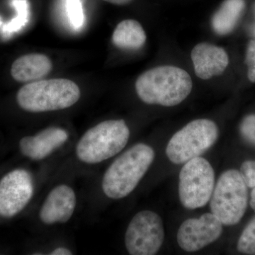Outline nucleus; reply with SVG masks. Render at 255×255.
Instances as JSON below:
<instances>
[{
    "instance_id": "obj_1",
    "label": "nucleus",
    "mask_w": 255,
    "mask_h": 255,
    "mask_svg": "<svg viewBox=\"0 0 255 255\" xmlns=\"http://www.w3.org/2000/svg\"><path fill=\"white\" fill-rule=\"evenodd\" d=\"M192 87L189 74L171 65L150 69L135 82L137 95L144 103L167 107L182 103L191 93Z\"/></svg>"
},
{
    "instance_id": "obj_2",
    "label": "nucleus",
    "mask_w": 255,
    "mask_h": 255,
    "mask_svg": "<svg viewBox=\"0 0 255 255\" xmlns=\"http://www.w3.org/2000/svg\"><path fill=\"white\" fill-rule=\"evenodd\" d=\"M155 159L150 146L139 143L126 151L106 171L102 189L107 197L120 199L130 194Z\"/></svg>"
},
{
    "instance_id": "obj_3",
    "label": "nucleus",
    "mask_w": 255,
    "mask_h": 255,
    "mask_svg": "<svg viewBox=\"0 0 255 255\" xmlns=\"http://www.w3.org/2000/svg\"><path fill=\"white\" fill-rule=\"evenodd\" d=\"M80 98L78 85L61 78L29 82L16 95L19 107L32 113L65 110L76 104Z\"/></svg>"
},
{
    "instance_id": "obj_4",
    "label": "nucleus",
    "mask_w": 255,
    "mask_h": 255,
    "mask_svg": "<svg viewBox=\"0 0 255 255\" xmlns=\"http://www.w3.org/2000/svg\"><path fill=\"white\" fill-rule=\"evenodd\" d=\"M129 137L130 130L124 120L101 122L82 135L77 145V156L85 163H100L123 150Z\"/></svg>"
},
{
    "instance_id": "obj_5",
    "label": "nucleus",
    "mask_w": 255,
    "mask_h": 255,
    "mask_svg": "<svg viewBox=\"0 0 255 255\" xmlns=\"http://www.w3.org/2000/svg\"><path fill=\"white\" fill-rule=\"evenodd\" d=\"M248 202V186L241 172L236 169L223 172L211 196V213L223 225L234 226L243 219Z\"/></svg>"
},
{
    "instance_id": "obj_6",
    "label": "nucleus",
    "mask_w": 255,
    "mask_h": 255,
    "mask_svg": "<svg viewBox=\"0 0 255 255\" xmlns=\"http://www.w3.org/2000/svg\"><path fill=\"white\" fill-rule=\"evenodd\" d=\"M219 128L209 119H196L183 127L171 137L166 155L172 163L180 164L200 157L214 145Z\"/></svg>"
},
{
    "instance_id": "obj_7",
    "label": "nucleus",
    "mask_w": 255,
    "mask_h": 255,
    "mask_svg": "<svg viewBox=\"0 0 255 255\" xmlns=\"http://www.w3.org/2000/svg\"><path fill=\"white\" fill-rule=\"evenodd\" d=\"M215 187V173L209 161L197 157L188 161L179 173V196L187 209L206 206Z\"/></svg>"
},
{
    "instance_id": "obj_8",
    "label": "nucleus",
    "mask_w": 255,
    "mask_h": 255,
    "mask_svg": "<svg viewBox=\"0 0 255 255\" xmlns=\"http://www.w3.org/2000/svg\"><path fill=\"white\" fill-rule=\"evenodd\" d=\"M164 231L160 216L150 211L137 213L129 223L125 245L129 254L153 255L163 244Z\"/></svg>"
},
{
    "instance_id": "obj_9",
    "label": "nucleus",
    "mask_w": 255,
    "mask_h": 255,
    "mask_svg": "<svg viewBox=\"0 0 255 255\" xmlns=\"http://www.w3.org/2000/svg\"><path fill=\"white\" fill-rule=\"evenodd\" d=\"M33 194L31 174L22 169H14L0 180V216H16L29 203Z\"/></svg>"
},
{
    "instance_id": "obj_10",
    "label": "nucleus",
    "mask_w": 255,
    "mask_h": 255,
    "mask_svg": "<svg viewBox=\"0 0 255 255\" xmlns=\"http://www.w3.org/2000/svg\"><path fill=\"white\" fill-rule=\"evenodd\" d=\"M223 233V223L212 213L197 219L186 220L177 232V243L187 252H196L217 241Z\"/></svg>"
},
{
    "instance_id": "obj_11",
    "label": "nucleus",
    "mask_w": 255,
    "mask_h": 255,
    "mask_svg": "<svg viewBox=\"0 0 255 255\" xmlns=\"http://www.w3.org/2000/svg\"><path fill=\"white\" fill-rule=\"evenodd\" d=\"M76 206V195L65 184L55 187L47 196L40 211V219L46 225L68 222Z\"/></svg>"
},
{
    "instance_id": "obj_12",
    "label": "nucleus",
    "mask_w": 255,
    "mask_h": 255,
    "mask_svg": "<svg viewBox=\"0 0 255 255\" xmlns=\"http://www.w3.org/2000/svg\"><path fill=\"white\" fill-rule=\"evenodd\" d=\"M191 55L196 75L201 80L221 75L229 63L227 52L211 43H199L193 48Z\"/></svg>"
},
{
    "instance_id": "obj_13",
    "label": "nucleus",
    "mask_w": 255,
    "mask_h": 255,
    "mask_svg": "<svg viewBox=\"0 0 255 255\" xmlns=\"http://www.w3.org/2000/svg\"><path fill=\"white\" fill-rule=\"evenodd\" d=\"M68 139L66 130L60 128L50 127L33 136L21 138L19 142L20 151L28 158L41 160L63 145Z\"/></svg>"
},
{
    "instance_id": "obj_14",
    "label": "nucleus",
    "mask_w": 255,
    "mask_h": 255,
    "mask_svg": "<svg viewBox=\"0 0 255 255\" xmlns=\"http://www.w3.org/2000/svg\"><path fill=\"white\" fill-rule=\"evenodd\" d=\"M52 70L51 60L39 53H31L17 58L11 68V75L16 81L32 82L44 78Z\"/></svg>"
},
{
    "instance_id": "obj_15",
    "label": "nucleus",
    "mask_w": 255,
    "mask_h": 255,
    "mask_svg": "<svg viewBox=\"0 0 255 255\" xmlns=\"http://www.w3.org/2000/svg\"><path fill=\"white\" fill-rule=\"evenodd\" d=\"M146 33L138 21L126 19L119 23L112 35V42L122 50H137L145 45Z\"/></svg>"
},
{
    "instance_id": "obj_16",
    "label": "nucleus",
    "mask_w": 255,
    "mask_h": 255,
    "mask_svg": "<svg viewBox=\"0 0 255 255\" xmlns=\"http://www.w3.org/2000/svg\"><path fill=\"white\" fill-rule=\"evenodd\" d=\"M246 7L245 0H225L212 18V26L219 35L232 32Z\"/></svg>"
},
{
    "instance_id": "obj_17",
    "label": "nucleus",
    "mask_w": 255,
    "mask_h": 255,
    "mask_svg": "<svg viewBox=\"0 0 255 255\" xmlns=\"http://www.w3.org/2000/svg\"><path fill=\"white\" fill-rule=\"evenodd\" d=\"M12 4L17 11V14L14 19L3 26L1 31L4 34H11L20 31L28 21L29 12L27 0H13Z\"/></svg>"
},
{
    "instance_id": "obj_18",
    "label": "nucleus",
    "mask_w": 255,
    "mask_h": 255,
    "mask_svg": "<svg viewBox=\"0 0 255 255\" xmlns=\"http://www.w3.org/2000/svg\"><path fill=\"white\" fill-rule=\"evenodd\" d=\"M238 250L246 255H255V217L251 220L238 240Z\"/></svg>"
},
{
    "instance_id": "obj_19",
    "label": "nucleus",
    "mask_w": 255,
    "mask_h": 255,
    "mask_svg": "<svg viewBox=\"0 0 255 255\" xmlns=\"http://www.w3.org/2000/svg\"><path fill=\"white\" fill-rule=\"evenodd\" d=\"M68 16L75 29H80L85 22V15L81 0H66Z\"/></svg>"
},
{
    "instance_id": "obj_20",
    "label": "nucleus",
    "mask_w": 255,
    "mask_h": 255,
    "mask_svg": "<svg viewBox=\"0 0 255 255\" xmlns=\"http://www.w3.org/2000/svg\"><path fill=\"white\" fill-rule=\"evenodd\" d=\"M240 130L245 140L255 145V114H251L243 119Z\"/></svg>"
},
{
    "instance_id": "obj_21",
    "label": "nucleus",
    "mask_w": 255,
    "mask_h": 255,
    "mask_svg": "<svg viewBox=\"0 0 255 255\" xmlns=\"http://www.w3.org/2000/svg\"><path fill=\"white\" fill-rule=\"evenodd\" d=\"M246 63L248 66V79L253 83H255V39L251 40L248 43Z\"/></svg>"
},
{
    "instance_id": "obj_22",
    "label": "nucleus",
    "mask_w": 255,
    "mask_h": 255,
    "mask_svg": "<svg viewBox=\"0 0 255 255\" xmlns=\"http://www.w3.org/2000/svg\"><path fill=\"white\" fill-rule=\"evenodd\" d=\"M241 174L248 187H255V160L243 162L241 167Z\"/></svg>"
},
{
    "instance_id": "obj_23",
    "label": "nucleus",
    "mask_w": 255,
    "mask_h": 255,
    "mask_svg": "<svg viewBox=\"0 0 255 255\" xmlns=\"http://www.w3.org/2000/svg\"><path fill=\"white\" fill-rule=\"evenodd\" d=\"M51 255H71L72 252L65 248H58L50 253Z\"/></svg>"
},
{
    "instance_id": "obj_24",
    "label": "nucleus",
    "mask_w": 255,
    "mask_h": 255,
    "mask_svg": "<svg viewBox=\"0 0 255 255\" xmlns=\"http://www.w3.org/2000/svg\"><path fill=\"white\" fill-rule=\"evenodd\" d=\"M103 1L116 5H126L131 2L132 0H103Z\"/></svg>"
},
{
    "instance_id": "obj_25",
    "label": "nucleus",
    "mask_w": 255,
    "mask_h": 255,
    "mask_svg": "<svg viewBox=\"0 0 255 255\" xmlns=\"http://www.w3.org/2000/svg\"><path fill=\"white\" fill-rule=\"evenodd\" d=\"M250 204H251L252 209L255 212V187L253 188V190L251 192V202H250Z\"/></svg>"
},
{
    "instance_id": "obj_26",
    "label": "nucleus",
    "mask_w": 255,
    "mask_h": 255,
    "mask_svg": "<svg viewBox=\"0 0 255 255\" xmlns=\"http://www.w3.org/2000/svg\"><path fill=\"white\" fill-rule=\"evenodd\" d=\"M254 33H255V31H254Z\"/></svg>"
}]
</instances>
